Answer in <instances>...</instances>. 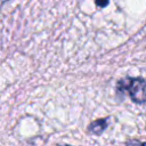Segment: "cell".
<instances>
[{
  "instance_id": "1",
  "label": "cell",
  "mask_w": 146,
  "mask_h": 146,
  "mask_svg": "<svg viewBox=\"0 0 146 146\" xmlns=\"http://www.w3.org/2000/svg\"><path fill=\"white\" fill-rule=\"evenodd\" d=\"M117 91L127 94L136 104L146 103V81L141 78H123L116 84Z\"/></svg>"
},
{
  "instance_id": "2",
  "label": "cell",
  "mask_w": 146,
  "mask_h": 146,
  "mask_svg": "<svg viewBox=\"0 0 146 146\" xmlns=\"http://www.w3.org/2000/svg\"><path fill=\"white\" fill-rule=\"evenodd\" d=\"M107 125H108V119H98L89 123V125L87 127V132L90 135L99 136L105 131Z\"/></svg>"
},
{
  "instance_id": "3",
  "label": "cell",
  "mask_w": 146,
  "mask_h": 146,
  "mask_svg": "<svg viewBox=\"0 0 146 146\" xmlns=\"http://www.w3.org/2000/svg\"><path fill=\"white\" fill-rule=\"evenodd\" d=\"M124 146H146V140H139V139H130L125 143Z\"/></svg>"
},
{
  "instance_id": "4",
  "label": "cell",
  "mask_w": 146,
  "mask_h": 146,
  "mask_svg": "<svg viewBox=\"0 0 146 146\" xmlns=\"http://www.w3.org/2000/svg\"><path fill=\"white\" fill-rule=\"evenodd\" d=\"M97 6H102V7H104V6H107L108 5V2L107 1H96L95 2Z\"/></svg>"
},
{
  "instance_id": "5",
  "label": "cell",
  "mask_w": 146,
  "mask_h": 146,
  "mask_svg": "<svg viewBox=\"0 0 146 146\" xmlns=\"http://www.w3.org/2000/svg\"><path fill=\"white\" fill-rule=\"evenodd\" d=\"M56 146H71V145H65V144H58V145H56Z\"/></svg>"
}]
</instances>
